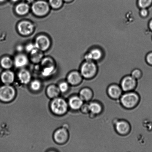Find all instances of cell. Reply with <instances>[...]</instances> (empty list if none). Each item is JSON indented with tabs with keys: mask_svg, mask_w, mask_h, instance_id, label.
Returning a JSON list of instances; mask_svg holds the SVG:
<instances>
[{
	"mask_svg": "<svg viewBox=\"0 0 152 152\" xmlns=\"http://www.w3.org/2000/svg\"><path fill=\"white\" fill-rule=\"evenodd\" d=\"M13 64V61L8 56H4L0 61V65L1 67L4 69H9L11 68Z\"/></svg>",
	"mask_w": 152,
	"mask_h": 152,
	"instance_id": "44dd1931",
	"label": "cell"
},
{
	"mask_svg": "<svg viewBox=\"0 0 152 152\" xmlns=\"http://www.w3.org/2000/svg\"><path fill=\"white\" fill-rule=\"evenodd\" d=\"M34 26L28 21H22L18 25L19 32L22 35L27 36L32 34L34 30Z\"/></svg>",
	"mask_w": 152,
	"mask_h": 152,
	"instance_id": "ba28073f",
	"label": "cell"
},
{
	"mask_svg": "<svg viewBox=\"0 0 152 152\" xmlns=\"http://www.w3.org/2000/svg\"><path fill=\"white\" fill-rule=\"evenodd\" d=\"M58 88L60 91L65 92L68 90L69 86L67 83L66 82H63L59 84Z\"/></svg>",
	"mask_w": 152,
	"mask_h": 152,
	"instance_id": "f546056e",
	"label": "cell"
},
{
	"mask_svg": "<svg viewBox=\"0 0 152 152\" xmlns=\"http://www.w3.org/2000/svg\"><path fill=\"white\" fill-rule=\"evenodd\" d=\"M60 92L59 88L54 85L49 86L47 89V95L50 98H56L58 96Z\"/></svg>",
	"mask_w": 152,
	"mask_h": 152,
	"instance_id": "d6986e66",
	"label": "cell"
},
{
	"mask_svg": "<svg viewBox=\"0 0 152 152\" xmlns=\"http://www.w3.org/2000/svg\"><path fill=\"white\" fill-rule=\"evenodd\" d=\"M104 52L99 47H92L85 53L83 56V61L96 62L102 58Z\"/></svg>",
	"mask_w": 152,
	"mask_h": 152,
	"instance_id": "7a4b0ae2",
	"label": "cell"
},
{
	"mask_svg": "<svg viewBox=\"0 0 152 152\" xmlns=\"http://www.w3.org/2000/svg\"><path fill=\"white\" fill-rule=\"evenodd\" d=\"M11 1L13 2H16V1H18V0H11Z\"/></svg>",
	"mask_w": 152,
	"mask_h": 152,
	"instance_id": "d590c367",
	"label": "cell"
},
{
	"mask_svg": "<svg viewBox=\"0 0 152 152\" xmlns=\"http://www.w3.org/2000/svg\"><path fill=\"white\" fill-rule=\"evenodd\" d=\"M63 0H49V4L53 8L58 9L61 7Z\"/></svg>",
	"mask_w": 152,
	"mask_h": 152,
	"instance_id": "484cf974",
	"label": "cell"
},
{
	"mask_svg": "<svg viewBox=\"0 0 152 152\" xmlns=\"http://www.w3.org/2000/svg\"><path fill=\"white\" fill-rule=\"evenodd\" d=\"M149 11L147 8H142L140 9V14L141 17L146 18L148 16Z\"/></svg>",
	"mask_w": 152,
	"mask_h": 152,
	"instance_id": "4dcf8cb0",
	"label": "cell"
},
{
	"mask_svg": "<svg viewBox=\"0 0 152 152\" xmlns=\"http://www.w3.org/2000/svg\"><path fill=\"white\" fill-rule=\"evenodd\" d=\"M35 45L37 48L41 51H45L50 47V42L47 37L40 35L35 40Z\"/></svg>",
	"mask_w": 152,
	"mask_h": 152,
	"instance_id": "9c48e42d",
	"label": "cell"
},
{
	"mask_svg": "<svg viewBox=\"0 0 152 152\" xmlns=\"http://www.w3.org/2000/svg\"><path fill=\"white\" fill-rule=\"evenodd\" d=\"M148 26L150 30L152 31V19L150 20L149 21V22Z\"/></svg>",
	"mask_w": 152,
	"mask_h": 152,
	"instance_id": "d6a6232c",
	"label": "cell"
},
{
	"mask_svg": "<svg viewBox=\"0 0 152 152\" xmlns=\"http://www.w3.org/2000/svg\"><path fill=\"white\" fill-rule=\"evenodd\" d=\"M142 71L138 68H135L131 73L130 75L136 80H139L142 77Z\"/></svg>",
	"mask_w": 152,
	"mask_h": 152,
	"instance_id": "4316f807",
	"label": "cell"
},
{
	"mask_svg": "<svg viewBox=\"0 0 152 152\" xmlns=\"http://www.w3.org/2000/svg\"><path fill=\"white\" fill-rule=\"evenodd\" d=\"M38 49L35 44H29L27 45L26 47V51L30 53H33Z\"/></svg>",
	"mask_w": 152,
	"mask_h": 152,
	"instance_id": "f1b7e54d",
	"label": "cell"
},
{
	"mask_svg": "<svg viewBox=\"0 0 152 152\" xmlns=\"http://www.w3.org/2000/svg\"><path fill=\"white\" fill-rule=\"evenodd\" d=\"M31 8L36 15L44 16L47 15L50 10V4L46 1L39 0L34 1Z\"/></svg>",
	"mask_w": 152,
	"mask_h": 152,
	"instance_id": "3957f363",
	"label": "cell"
},
{
	"mask_svg": "<svg viewBox=\"0 0 152 152\" xmlns=\"http://www.w3.org/2000/svg\"><path fill=\"white\" fill-rule=\"evenodd\" d=\"M115 127L117 132L121 135L126 134L128 133L130 129V126L128 123L124 121L117 122Z\"/></svg>",
	"mask_w": 152,
	"mask_h": 152,
	"instance_id": "5bb4252c",
	"label": "cell"
},
{
	"mask_svg": "<svg viewBox=\"0 0 152 152\" xmlns=\"http://www.w3.org/2000/svg\"><path fill=\"white\" fill-rule=\"evenodd\" d=\"M31 86L32 90L35 91H38L41 87V83L38 80H34L31 83Z\"/></svg>",
	"mask_w": 152,
	"mask_h": 152,
	"instance_id": "83f0119b",
	"label": "cell"
},
{
	"mask_svg": "<svg viewBox=\"0 0 152 152\" xmlns=\"http://www.w3.org/2000/svg\"><path fill=\"white\" fill-rule=\"evenodd\" d=\"M80 74L83 77L90 79L96 75L98 71V67L96 62L84 61L80 68Z\"/></svg>",
	"mask_w": 152,
	"mask_h": 152,
	"instance_id": "6da1fadb",
	"label": "cell"
},
{
	"mask_svg": "<svg viewBox=\"0 0 152 152\" xmlns=\"http://www.w3.org/2000/svg\"><path fill=\"white\" fill-rule=\"evenodd\" d=\"M67 80L70 84L75 86L80 83L83 80V77L80 72L75 71L70 73L68 75Z\"/></svg>",
	"mask_w": 152,
	"mask_h": 152,
	"instance_id": "8fae6325",
	"label": "cell"
},
{
	"mask_svg": "<svg viewBox=\"0 0 152 152\" xmlns=\"http://www.w3.org/2000/svg\"><path fill=\"white\" fill-rule=\"evenodd\" d=\"M6 0H0V3H2L5 1Z\"/></svg>",
	"mask_w": 152,
	"mask_h": 152,
	"instance_id": "8d00e7d4",
	"label": "cell"
},
{
	"mask_svg": "<svg viewBox=\"0 0 152 152\" xmlns=\"http://www.w3.org/2000/svg\"><path fill=\"white\" fill-rule=\"evenodd\" d=\"M89 111L93 114H98L101 113L102 107L98 103L92 102L88 105Z\"/></svg>",
	"mask_w": 152,
	"mask_h": 152,
	"instance_id": "7402d4cb",
	"label": "cell"
},
{
	"mask_svg": "<svg viewBox=\"0 0 152 152\" xmlns=\"http://www.w3.org/2000/svg\"><path fill=\"white\" fill-rule=\"evenodd\" d=\"M34 1L35 0H26L28 4H33L34 2Z\"/></svg>",
	"mask_w": 152,
	"mask_h": 152,
	"instance_id": "836d02e7",
	"label": "cell"
},
{
	"mask_svg": "<svg viewBox=\"0 0 152 152\" xmlns=\"http://www.w3.org/2000/svg\"><path fill=\"white\" fill-rule=\"evenodd\" d=\"M122 92L121 88L117 85H111L108 88V94L113 99H118L121 96Z\"/></svg>",
	"mask_w": 152,
	"mask_h": 152,
	"instance_id": "7c38bea8",
	"label": "cell"
},
{
	"mask_svg": "<svg viewBox=\"0 0 152 152\" xmlns=\"http://www.w3.org/2000/svg\"><path fill=\"white\" fill-rule=\"evenodd\" d=\"M152 4V0H137V4L140 9L148 8Z\"/></svg>",
	"mask_w": 152,
	"mask_h": 152,
	"instance_id": "cb8c5ba5",
	"label": "cell"
},
{
	"mask_svg": "<svg viewBox=\"0 0 152 152\" xmlns=\"http://www.w3.org/2000/svg\"><path fill=\"white\" fill-rule=\"evenodd\" d=\"M69 106L72 109L77 110L81 108L83 104V100L80 97L74 96L70 99Z\"/></svg>",
	"mask_w": 152,
	"mask_h": 152,
	"instance_id": "9a60e30c",
	"label": "cell"
},
{
	"mask_svg": "<svg viewBox=\"0 0 152 152\" xmlns=\"http://www.w3.org/2000/svg\"><path fill=\"white\" fill-rule=\"evenodd\" d=\"M1 82L5 85H10L13 83L15 75L11 71L7 70L3 72L1 76Z\"/></svg>",
	"mask_w": 152,
	"mask_h": 152,
	"instance_id": "4fadbf2b",
	"label": "cell"
},
{
	"mask_svg": "<svg viewBox=\"0 0 152 152\" xmlns=\"http://www.w3.org/2000/svg\"><path fill=\"white\" fill-rule=\"evenodd\" d=\"M63 1H66V2H71V1H74V0H63Z\"/></svg>",
	"mask_w": 152,
	"mask_h": 152,
	"instance_id": "e575fe53",
	"label": "cell"
},
{
	"mask_svg": "<svg viewBox=\"0 0 152 152\" xmlns=\"http://www.w3.org/2000/svg\"><path fill=\"white\" fill-rule=\"evenodd\" d=\"M18 77L21 83L25 84L29 83L31 79L30 73L26 69H22L20 71Z\"/></svg>",
	"mask_w": 152,
	"mask_h": 152,
	"instance_id": "ac0fdd59",
	"label": "cell"
},
{
	"mask_svg": "<svg viewBox=\"0 0 152 152\" xmlns=\"http://www.w3.org/2000/svg\"><path fill=\"white\" fill-rule=\"evenodd\" d=\"M80 97L83 101L89 100L92 97V91L88 88H84L82 89L80 92Z\"/></svg>",
	"mask_w": 152,
	"mask_h": 152,
	"instance_id": "ffe728a7",
	"label": "cell"
},
{
	"mask_svg": "<svg viewBox=\"0 0 152 152\" xmlns=\"http://www.w3.org/2000/svg\"><path fill=\"white\" fill-rule=\"evenodd\" d=\"M31 61L34 63H38L40 61L43 56L42 51L38 49L30 53Z\"/></svg>",
	"mask_w": 152,
	"mask_h": 152,
	"instance_id": "603a6c76",
	"label": "cell"
},
{
	"mask_svg": "<svg viewBox=\"0 0 152 152\" xmlns=\"http://www.w3.org/2000/svg\"><path fill=\"white\" fill-rule=\"evenodd\" d=\"M50 107L53 113L58 115L64 114L67 111L68 104L62 98H57L53 100Z\"/></svg>",
	"mask_w": 152,
	"mask_h": 152,
	"instance_id": "5b68a950",
	"label": "cell"
},
{
	"mask_svg": "<svg viewBox=\"0 0 152 152\" xmlns=\"http://www.w3.org/2000/svg\"><path fill=\"white\" fill-rule=\"evenodd\" d=\"M137 85L136 80L130 75H128L124 77L122 79L121 86L123 91L125 92L129 91L134 89Z\"/></svg>",
	"mask_w": 152,
	"mask_h": 152,
	"instance_id": "52a82bcc",
	"label": "cell"
},
{
	"mask_svg": "<svg viewBox=\"0 0 152 152\" xmlns=\"http://www.w3.org/2000/svg\"><path fill=\"white\" fill-rule=\"evenodd\" d=\"M28 62V58L23 54L18 55L15 58L14 63L16 67L20 68L26 66Z\"/></svg>",
	"mask_w": 152,
	"mask_h": 152,
	"instance_id": "2e32d148",
	"label": "cell"
},
{
	"mask_svg": "<svg viewBox=\"0 0 152 152\" xmlns=\"http://www.w3.org/2000/svg\"><path fill=\"white\" fill-rule=\"evenodd\" d=\"M145 59L147 64L150 66H152V52H149L147 53Z\"/></svg>",
	"mask_w": 152,
	"mask_h": 152,
	"instance_id": "1f68e13d",
	"label": "cell"
},
{
	"mask_svg": "<svg viewBox=\"0 0 152 152\" xmlns=\"http://www.w3.org/2000/svg\"><path fill=\"white\" fill-rule=\"evenodd\" d=\"M68 138V132L66 129H58L54 134V139L58 143L62 144L65 143L67 140Z\"/></svg>",
	"mask_w": 152,
	"mask_h": 152,
	"instance_id": "30bf717a",
	"label": "cell"
},
{
	"mask_svg": "<svg viewBox=\"0 0 152 152\" xmlns=\"http://www.w3.org/2000/svg\"><path fill=\"white\" fill-rule=\"evenodd\" d=\"M15 91L12 86L5 85L0 87V100L4 102H9L14 98Z\"/></svg>",
	"mask_w": 152,
	"mask_h": 152,
	"instance_id": "8992f818",
	"label": "cell"
},
{
	"mask_svg": "<svg viewBox=\"0 0 152 152\" xmlns=\"http://www.w3.org/2000/svg\"><path fill=\"white\" fill-rule=\"evenodd\" d=\"M120 100L122 105L125 108H132L139 101V96L134 92H127L122 95Z\"/></svg>",
	"mask_w": 152,
	"mask_h": 152,
	"instance_id": "277c9868",
	"label": "cell"
},
{
	"mask_svg": "<svg viewBox=\"0 0 152 152\" xmlns=\"http://www.w3.org/2000/svg\"><path fill=\"white\" fill-rule=\"evenodd\" d=\"M43 68L42 74L44 76H49L51 75L54 71L55 68L54 65H48L45 66Z\"/></svg>",
	"mask_w": 152,
	"mask_h": 152,
	"instance_id": "d4e9b609",
	"label": "cell"
},
{
	"mask_svg": "<svg viewBox=\"0 0 152 152\" xmlns=\"http://www.w3.org/2000/svg\"><path fill=\"white\" fill-rule=\"evenodd\" d=\"M30 7L28 3H21L18 4L15 7V11L19 15L23 16L28 13Z\"/></svg>",
	"mask_w": 152,
	"mask_h": 152,
	"instance_id": "e0dca14e",
	"label": "cell"
}]
</instances>
